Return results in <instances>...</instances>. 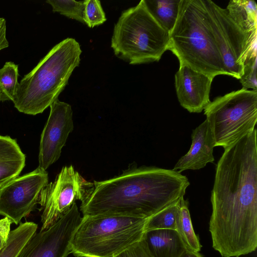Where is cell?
<instances>
[{"label":"cell","instance_id":"cell-3","mask_svg":"<svg viewBox=\"0 0 257 257\" xmlns=\"http://www.w3.org/2000/svg\"><path fill=\"white\" fill-rule=\"evenodd\" d=\"M82 50L74 38L54 46L22 79L13 100L15 107L27 114L42 113L57 100L80 62Z\"/></svg>","mask_w":257,"mask_h":257},{"label":"cell","instance_id":"cell-7","mask_svg":"<svg viewBox=\"0 0 257 257\" xmlns=\"http://www.w3.org/2000/svg\"><path fill=\"white\" fill-rule=\"evenodd\" d=\"M215 141L225 149L255 129L257 90L244 88L216 97L204 109Z\"/></svg>","mask_w":257,"mask_h":257},{"label":"cell","instance_id":"cell-5","mask_svg":"<svg viewBox=\"0 0 257 257\" xmlns=\"http://www.w3.org/2000/svg\"><path fill=\"white\" fill-rule=\"evenodd\" d=\"M148 219L83 215L71 241V253L77 257H114L143 238Z\"/></svg>","mask_w":257,"mask_h":257},{"label":"cell","instance_id":"cell-30","mask_svg":"<svg viewBox=\"0 0 257 257\" xmlns=\"http://www.w3.org/2000/svg\"><path fill=\"white\" fill-rule=\"evenodd\" d=\"M6 184V183H5ZM4 184H0V188L3 186L4 185Z\"/></svg>","mask_w":257,"mask_h":257},{"label":"cell","instance_id":"cell-20","mask_svg":"<svg viewBox=\"0 0 257 257\" xmlns=\"http://www.w3.org/2000/svg\"><path fill=\"white\" fill-rule=\"evenodd\" d=\"M38 225L33 222L21 223L11 230L5 245L0 250V257H17L28 241L36 232Z\"/></svg>","mask_w":257,"mask_h":257},{"label":"cell","instance_id":"cell-4","mask_svg":"<svg viewBox=\"0 0 257 257\" xmlns=\"http://www.w3.org/2000/svg\"><path fill=\"white\" fill-rule=\"evenodd\" d=\"M169 38L168 50L178 58L179 64L213 78L226 75L204 0H181Z\"/></svg>","mask_w":257,"mask_h":257},{"label":"cell","instance_id":"cell-11","mask_svg":"<svg viewBox=\"0 0 257 257\" xmlns=\"http://www.w3.org/2000/svg\"><path fill=\"white\" fill-rule=\"evenodd\" d=\"M81 219L75 203L53 225L36 232L17 257H67L72 252L71 241Z\"/></svg>","mask_w":257,"mask_h":257},{"label":"cell","instance_id":"cell-28","mask_svg":"<svg viewBox=\"0 0 257 257\" xmlns=\"http://www.w3.org/2000/svg\"><path fill=\"white\" fill-rule=\"evenodd\" d=\"M9 42L6 37V21L0 18V51L8 47Z\"/></svg>","mask_w":257,"mask_h":257},{"label":"cell","instance_id":"cell-17","mask_svg":"<svg viewBox=\"0 0 257 257\" xmlns=\"http://www.w3.org/2000/svg\"><path fill=\"white\" fill-rule=\"evenodd\" d=\"M226 9L233 21L244 31L257 32V6L255 1L231 0Z\"/></svg>","mask_w":257,"mask_h":257},{"label":"cell","instance_id":"cell-8","mask_svg":"<svg viewBox=\"0 0 257 257\" xmlns=\"http://www.w3.org/2000/svg\"><path fill=\"white\" fill-rule=\"evenodd\" d=\"M211 28L221 55L226 75L239 79L248 57L256 54V33L242 30L231 19L226 8L213 1L204 0Z\"/></svg>","mask_w":257,"mask_h":257},{"label":"cell","instance_id":"cell-10","mask_svg":"<svg viewBox=\"0 0 257 257\" xmlns=\"http://www.w3.org/2000/svg\"><path fill=\"white\" fill-rule=\"evenodd\" d=\"M46 170L34 171L11 180L0 188V215L18 224L38 203L40 193L48 183Z\"/></svg>","mask_w":257,"mask_h":257},{"label":"cell","instance_id":"cell-19","mask_svg":"<svg viewBox=\"0 0 257 257\" xmlns=\"http://www.w3.org/2000/svg\"><path fill=\"white\" fill-rule=\"evenodd\" d=\"M176 230L186 249L199 252L201 245L195 234L188 209V201L182 198L179 203L175 217Z\"/></svg>","mask_w":257,"mask_h":257},{"label":"cell","instance_id":"cell-2","mask_svg":"<svg viewBox=\"0 0 257 257\" xmlns=\"http://www.w3.org/2000/svg\"><path fill=\"white\" fill-rule=\"evenodd\" d=\"M80 205L83 215L150 218L184 198L187 177L173 170L134 166L108 180L94 181Z\"/></svg>","mask_w":257,"mask_h":257},{"label":"cell","instance_id":"cell-9","mask_svg":"<svg viewBox=\"0 0 257 257\" xmlns=\"http://www.w3.org/2000/svg\"><path fill=\"white\" fill-rule=\"evenodd\" d=\"M93 183L85 180L73 166L62 168L54 182L41 191L38 203L43 209L40 231L48 229L70 210L77 200L83 202Z\"/></svg>","mask_w":257,"mask_h":257},{"label":"cell","instance_id":"cell-16","mask_svg":"<svg viewBox=\"0 0 257 257\" xmlns=\"http://www.w3.org/2000/svg\"><path fill=\"white\" fill-rule=\"evenodd\" d=\"M26 156L16 140L0 135V184L17 177L25 166Z\"/></svg>","mask_w":257,"mask_h":257},{"label":"cell","instance_id":"cell-6","mask_svg":"<svg viewBox=\"0 0 257 257\" xmlns=\"http://www.w3.org/2000/svg\"><path fill=\"white\" fill-rule=\"evenodd\" d=\"M169 39L142 0L121 13L114 26L111 47L118 58L138 65L158 61L168 50Z\"/></svg>","mask_w":257,"mask_h":257},{"label":"cell","instance_id":"cell-22","mask_svg":"<svg viewBox=\"0 0 257 257\" xmlns=\"http://www.w3.org/2000/svg\"><path fill=\"white\" fill-rule=\"evenodd\" d=\"M85 1L72 0H47L54 13H58L69 18L85 24L84 10Z\"/></svg>","mask_w":257,"mask_h":257},{"label":"cell","instance_id":"cell-14","mask_svg":"<svg viewBox=\"0 0 257 257\" xmlns=\"http://www.w3.org/2000/svg\"><path fill=\"white\" fill-rule=\"evenodd\" d=\"M192 143L188 152L177 162L173 170L181 173L187 170H199L208 163H213L215 141L206 119L193 130Z\"/></svg>","mask_w":257,"mask_h":257},{"label":"cell","instance_id":"cell-25","mask_svg":"<svg viewBox=\"0 0 257 257\" xmlns=\"http://www.w3.org/2000/svg\"><path fill=\"white\" fill-rule=\"evenodd\" d=\"M256 55L248 57L244 64L243 74L239 79L242 88L257 90V59Z\"/></svg>","mask_w":257,"mask_h":257},{"label":"cell","instance_id":"cell-1","mask_svg":"<svg viewBox=\"0 0 257 257\" xmlns=\"http://www.w3.org/2000/svg\"><path fill=\"white\" fill-rule=\"evenodd\" d=\"M224 150L215 168L209 230L214 250L239 257L257 247L256 130Z\"/></svg>","mask_w":257,"mask_h":257},{"label":"cell","instance_id":"cell-12","mask_svg":"<svg viewBox=\"0 0 257 257\" xmlns=\"http://www.w3.org/2000/svg\"><path fill=\"white\" fill-rule=\"evenodd\" d=\"M41 135L39 167L46 170L60 158L68 137L74 128L73 111L68 103L56 100Z\"/></svg>","mask_w":257,"mask_h":257},{"label":"cell","instance_id":"cell-21","mask_svg":"<svg viewBox=\"0 0 257 257\" xmlns=\"http://www.w3.org/2000/svg\"><path fill=\"white\" fill-rule=\"evenodd\" d=\"M19 76L18 65L7 62L0 69V102L13 101L16 94Z\"/></svg>","mask_w":257,"mask_h":257},{"label":"cell","instance_id":"cell-15","mask_svg":"<svg viewBox=\"0 0 257 257\" xmlns=\"http://www.w3.org/2000/svg\"><path fill=\"white\" fill-rule=\"evenodd\" d=\"M143 238L153 257H179L186 249L176 230H148Z\"/></svg>","mask_w":257,"mask_h":257},{"label":"cell","instance_id":"cell-18","mask_svg":"<svg viewBox=\"0 0 257 257\" xmlns=\"http://www.w3.org/2000/svg\"><path fill=\"white\" fill-rule=\"evenodd\" d=\"M148 11L169 34L178 18L181 0H144Z\"/></svg>","mask_w":257,"mask_h":257},{"label":"cell","instance_id":"cell-24","mask_svg":"<svg viewBox=\"0 0 257 257\" xmlns=\"http://www.w3.org/2000/svg\"><path fill=\"white\" fill-rule=\"evenodd\" d=\"M85 24L90 28L100 25L106 21L100 2L86 0L84 10Z\"/></svg>","mask_w":257,"mask_h":257},{"label":"cell","instance_id":"cell-27","mask_svg":"<svg viewBox=\"0 0 257 257\" xmlns=\"http://www.w3.org/2000/svg\"><path fill=\"white\" fill-rule=\"evenodd\" d=\"M12 222L7 217L0 219V250L6 244L10 232Z\"/></svg>","mask_w":257,"mask_h":257},{"label":"cell","instance_id":"cell-26","mask_svg":"<svg viewBox=\"0 0 257 257\" xmlns=\"http://www.w3.org/2000/svg\"><path fill=\"white\" fill-rule=\"evenodd\" d=\"M114 257H153L143 238Z\"/></svg>","mask_w":257,"mask_h":257},{"label":"cell","instance_id":"cell-23","mask_svg":"<svg viewBox=\"0 0 257 257\" xmlns=\"http://www.w3.org/2000/svg\"><path fill=\"white\" fill-rule=\"evenodd\" d=\"M180 200L149 218L146 231L163 229L176 230L175 217Z\"/></svg>","mask_w":257,"mask_h":257},{"label":"cell","instance_id":"cell-13","mask_svg":"<svg viewBox=\"0 0 257 257\" xmlns=\"http://www.w3.org/2000/svg\"><path fill=\"white\" fill-rule=\"evenodd\" d=\"M213 77L180 64L175 75V86L180 105L190 112L200 113L211 102Z\"/></svg>","mask_w":257,"mask_h":257},{"label":"cell","instance_id":"cell-29","mask_svg":"<svg viewBox=\"0 0 257 257\" xmlns=\"http://www.w3.org/2000/svg\"><path fill=\"white\" fill-rule=\"evenodd\" d=\"M179 257H204L199 252L186 249Z\"/></svg>","mask_w":257,"mask_h":257}]
</instances>
